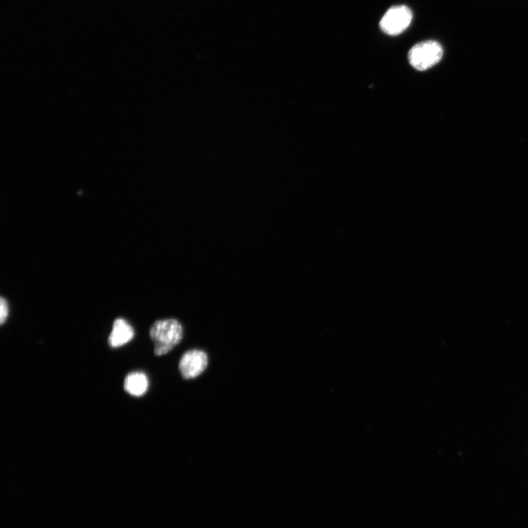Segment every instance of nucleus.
<instances>
[{
	"label": "nucleus",
	"mask_w": 528,
	"mask_h": 528,
	"mask_svg": "<svg viewBox=\"0 0 528 528\" xmlns=\"http://www.w3.org/2000/svg\"><path fill=\"white\" fill-rule=\"evenodd\" d=\"M132 326L123 319H117L113 324L108 342L111 347L118 348L128 344L134 337Z\"/></svg>",
	"instance_id": "nucleus-5"
},
{
	"label": "nucleus",
	"mask_w": 528,
	"mask_h": 528,
	"mask_svg": "<svg viewBox=\"0 0 528 528\" xmlns=\"http://www.w3.org/2000/svg\"><path fill=\"white\" fill-rule=\"evenodd\" d=\"M412 11L405 6L391 8L380 21V28L387 35H398L404 33L410 26Z\"/></svg>",
	"instance_id": "nucleus-3"
},
{
	"label": "nucleus",
	"mask_w": 528,
	"mask_h": 528,
	"mask_svg": "<svg viewBox=\"0 0 528 528\" xmlns=\"http://www.w3.org/2000/svg\"><path fill=\"white\" fill-rule=\"evenodd\" d=\"M208 364L207 354L200 349H192L185 352L179 362V371L185 379L196 378L201 375Z\"/></svg>",
	"instance_id": "nucleus-4"
},
{
	"label": "nucleus",
	"mask_w": 528,
	"mask_h": 528,
	"mask_svg": "<svg viewBox=\"0 0 528 528\" xmlns=\"http://www.w3.org/2000/svg\"><path fill=\"white\" fill-rule=\"evenodd\" d=\"M9 305L7 300L1 298L0 299V323L4 325L9 316Z\"/></svg>",
	"instance_id": "nucleus-7"
},
{
	"label": "nucleus",
	"mask_w": 528,
	"mask_h": 528,
	"mask_svg": "<svg viewBox=\"0 0 528 528\" xmlns=\"http://www.w3.org/2000/svg\"><path fill=\"white\" fill-rule=\"evenodd\" d=\"M150 387L147 376L142 372H133L124 380V389L129 394L140 397L146 393Z\"/></svg>",
	"instance_id": "nucleus-6"
},
{
	"label": "nucleus",
	"mask_w": 528,
	"mask_h": 528,
	"mask_svg": "<svg viewBox=\"0 0 528 528\" xmlns=\"http://www.w3.org/2000/svg\"><path fill=\"white\" fill-rule=\"evenodd\" d=\"M443 55L442 46L435 40L420 42L410 51L408 58L412 67L426 71L434 67Z\"/></svg>",
	"instance_id": "nucleus-2"
},
{
	"label": "nucleus",
	"mask_w": 528,
	"mask_h": 528,
	"mask_svg": "<svg viewBox=\"0 0 528 528\" xmlns=\"http://www.w3.org/2000/svg\"><path fill=\"white\" fill-rule=\"evenodd\" d=\"M150 337L155 344V353L162 356L171 352L183 339L182 325L176 319L157 321L150 329Z\"/></svg>",
	"instance_id": "nucleus-1"
}]
</instances>
